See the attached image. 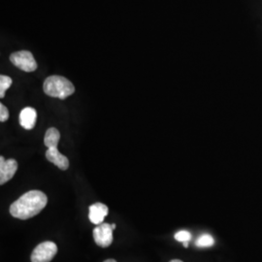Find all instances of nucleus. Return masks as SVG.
Wrapping results in <instances>:
<instances>
[{
	"label": "nucleus",
	"instance_id": "nucleus-7",
	"mask_svg": "<svg viewBox=\"0 0 262 262\" xmlns=\"http://www.w3.org/2000/svg\"><path fill=\"white\" fill-rule=\"evenodd\" d=\"M18 170V162L15 159L5 160L0 157V185H4L14 177Z\"/></svg>",
	"mask_w": 262,
	"mask_h": 262
},
{
	"label": "nucleus",
	"instance_id": "nucleus-1",
	"mask_svg": "<svg viewBox=\"0 0 262 262\" xmlns=\"http://www.w3.org/2000/svg\"><path fill=\"white\" fill-rule=\"evenodd\" d=\"M48 197L40 190L26 192L10 206V214L19 220H28L38 215L47 205Z\"/></svg>",
	"mask_w": 262,
	"mask_h": 262
},
{
	"label": "nucleus",
	"instance_id": "nucleus-2",
	"mask_svg": "<svg viewBox=\"0 0 262 262\" xmlns=\"http://www.w3.org/2000/svg\"><path fill=\"white\" fill-rule=\"evenodd\" d=\"M60 140V133L56 127H51L46 131L44 144L47 147L46 159L61 170H67L69 167V160L57 150V145Z\"/></svg>",
	"mask_w": 262,
	"mask_h": 262
},
{
	"label": "nucleus",
	"instance_id": "nucleus-4",
	"mask_svg": "<svg viewBox=\"0 0 262 262\" xmlns=\"http://www.w3.org/2000/svg\"><path fill=\"white\" fill-rule=\"evenodd\" d=\"M10 61L25 72H33L37 69V62L29 51H19L10 56Z\"/></svg>",
	"mask_w": 262,
	"mask_h": 262
},
{
	"label": "nucleus",
	"instance_id": "nucleus-3",
	"mask_svg": "<svg viewBox=\"0 0 262 262\" xmlns=\"http://www.w3.org/2000/svg\"><path fill=\"white\" fill-rule=\"evenodd\" d=\"M43 91L51 97L66 99L75 93V86L64 77L50 76L43 84Z\"/></svg>",
	"mask_w": 262,
	"mask_h": 262
},
{
	"label": "nucleus",
	"instance_id": "nucleus-6",
	"mask_svg": "<svg viewBox=\"0 0 262 262\" xmlns=\"http://www.w3.org/2000/svg\"><path fill=\"white\" fill-rule=\"evenodd\" d=\"M112 225L109 224H101L96 225L94 229V242L101 248H108L113 243Z\"/></svg>",
	"mask_w": 262,
	"mask_h": 262
},
{
	"label": "nucleus",
	"instance_id": "nucleus-13",
	"mask_svg": "<svg viewBox=\"0 0 262 262\" xmlns=\"http://www.w3.org/2000/svg\"><path fill=\"white\" fill-rule=\"evenodd\" d=\"M8 119H9L8 109L3 104L0 103V122H5Z\"/></svg>",
	"mask_w": 262,
	"mask_h": 262
},
{
	"label": "nucleus",
	"instance_id": "nucleus-5",
	"mask_svg": "<svg viewBox=\"0 0 262 262\" xmlns=\"http://www.w3.org/2000/svg\"><path fill=\"white\" fill-rule=\"evenodd\" d=\"M57 247L56 244L51 241H46L39 244L31 253V262H51L56 256Z\"/></svg>",
	"mask_w": 262,
	"mask_h": 262
},
{
	"label": "nucleus",
	"instance_id": "nucleus-8",
	"mask_svg": "<svg viewBox=\"0 0 262 262\" xmlns=\"http://www.w3.org/2000/svg\"><path fill=\"white\" fill-rule=\"evenodd\" d=\"M109 209L103 203H94L89 208V219L95 225L103 224L105 217L108 215Z\"/></svg>",
	"mask_w": 262,
	"mask_h": 262
},
{
	"label": "nucleus",
	"instance_id": "nucleus-12",
	"mask_svg": "<svg viewBox=\"0 0 262 262\" xmlns=\"http://www.w3.org/2000/svg\"><path fill=\"white\" fill-rule=\"evenodd\" d=\"M191 237H192L191 233L188 232L187 230H181L175 234V239L178 242L184 243L186 248H187V246H188V242L191 240Z\"/></svg>",
	"mask_w": 262,
	"mask_h": 262
},
{
	"label": "nucleus",
	"instance_id": "nucleus-15",
	"mask_svg": "<svg viewBox=\"0 0 262 262\" xmlns=\"http://www.w3.org/2000/svg\"><path fill=\"white\" fill-rule=\"evenodd\" d=\"M170 262H183L182 260H179V259H173V260H171Z\"/></svg>",
	"mask_w": 262,
	"mask_h": 262
},
{
	"label": "nucleus",
	"instance_id": "nucleus-10",
	"mask_svg": "<svg viewBox=\"0 0 262 262\" xmlns=\"http://www.w3.org/2000/svg\"><path fill=\"white\" fill-rule=\"evenodd\" d=\"M13 84L12 78L9 76L0 75V98H4L6 91Z\"/></svg>",
	"mask_w": 262,
	"mask_h": 262
},
{
	"label": "nucleus",
	"instance_id": "nucleus-16",
	"mask_svg": "<svg viewBox=\"0 0 262 262\" xmlns=\"http://www.w3.org/2000/svg\"><path fill=\"white\" fill-rule=\"evenodd\" d=\"M112 225L113 229H115V228H116V226H117V225H115V224H113V225Z\"/></svg>",
	"mask_w": 262,
	"mask_h": 262
},
{
	"label": "nucleus",
	"instance_id": "nucleus-14",
	"mask_svg": "<svg viewBox=\"0 0 262 262\" xmlns=\"http://www.w3.org/2000/svg\"><path fill=\"white\" fill-rule=\"evenodd\" d=\"M104 262H117L115 259H107V260H105Z\"/></svg>",
	"mask_w": 262,
	"mask_h": 262
},
{
	"label": "nucleus",
	"instance_id": "nucleus-11",
	"mask_svg": "<svg viewBox=\"0 0 262 262\" xmlns=\"http://www.w3.org/2000/svg\"><path fill=\"white\" fill-rule=\"evenodd\" d=\"M215 244L214 238L210 234H202L195 242V245L201 248H206V247H212Z\"/></svg>",
	"mask_w": 262,
	"mask_h": 262
},
{
	"label": "nucleus",
	"instance_id": "nucleus-9",
	"mask_svg": "<svg viewBox=\"0 0 262 262\" xmlns=\"http://www.w3.org/2000/svg\"><path fill=\"white\" fill-rule=\"evenodd\" d=\"M37 120V112L32 107L24 108L19 113V124L27 130H31L35 124Z\"/></svg>",
	"mask_w": 262,
	"mask_h": 262
}]
</instances>
